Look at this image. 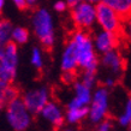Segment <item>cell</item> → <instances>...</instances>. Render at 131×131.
Returning a JSON list of instances; mask_svg holds the SVG:
<instances>
[{
  "instance_id": "obj_1",
  "label": "cell",
  "mask_w": 131,
  "mask_h": 131,
  "mask_svg": "<svg viewBox=\"0 0 131 131\" xmlns=\"http://www.w3.org/2000/svg\"><path fill=\"white\" fill-rule=\"evenodd\" d=\"M93 91V88L88 87L81 80L73 83V95L65 108V119L69 124L75 125L88 118Z\"/></svg>"
},
{
  "instance_id": "obj_2",
  "label": "cell",
  "mask_w": 131,
  "mask_h": 131,
  "mask_svg": "<svg viewBox=\"0 0 131 131\" xmlns=\"http://www.w3.org/2000/svg\"><path fill=\"white\" fill-rule=\"evenodd\" d=\"M75 46L78 68L81 71L96 72L99 68V53L94 46V41L85 30H76L70 37Z\"/></svg>"
},
{
  "instance_id": "obj_3",
  "label": "cell",
  "mask_w": 131,
  "mask_h": 131,
  "mask_svg": "<svg viewBox=\"0 0 131 131\" xmlns=\"http://www.w3.org/2000/svg\"><path fill=\"white\" fill-rule=\"evenodd\" d=\"M31 28L37 41L43 48H52L56 42V24L47 8H37L31 16Z\"/></svg>"
},
{
  "instance_id": "obj_4",
  "label": "cell",
  "mask_w": 131,
  "mask_h": 131,
  "mask_svg": "<svg viewBox=\"0 0 131 131\" xmlns=\"http://www.w3.org/2000/svg\"><path fill=\"white\" fill-rule=\"evenodd\" d=\"M32 113L28 110L22 97L12 100L5 108V118L13 131H27L32 123Z\"/></svg>"
},
{
  "instance_id": "obj_5",
  "label": "cell",
  "mask_w": 131,
  "mask_h": 131,
  "mask_svg": "<svg viewBox=\"0 0 131 131\" xmlns=\"http://www.w3.org/2000/svg\"><path fill=\"white\" fill-rule=\"evenodd\" d=\"M110 89L106 87H97L93 91L89 112H88V119L93 124L99 125L107 119L110 113Z\"/></svg>"
},
{
  "instance_id": "obj_6",
  "label": "cell",
  "mask_w": 131,
  "mask_h": 131,
  "mask_svg": "<svg viewBox=\"0 0 131 131\" xmlns=\"http://www.w3.org/2000/svg\"><path fill=\"white\" fill-rule=\"evenodd\" d=\"M19 64L18 46L12 41L0 47V80L12 82L16 78Z\"/></svg>"
},
{
  "instance_id": "obj_7",
  "label": "cell",
  "mask_w": 131,
  "mask_h": 131,
  "mask_svg": "<svg viewBox=\"0 0 131 131\" xmlns=\"http://www.w3.org/2000/svg\"><path fill=\"white\" fill-rule=\"evenodd\" d=\"M124 18L108 5L100 1L96 4V24L100 29L120 35L123 32Z\"/></svg>"
},
{
  "instance_id": "obj_8",
  "label": "cell",
  "mask_w": 131,
  "mask_h": 131,
  "mask_svg": "<svg viewBox=\"0 0 131 131\" xmlns=\"http://www.w3.org/2000/svg\"><path fill=\"white\" fill-rule=\"evenodd\" d=\"M71 18L76 27L81 30H88L96 24V5L81 0L71 6Z\"/></svg>"
},
{
  "instance_id": "obj_9",
  "label": "cell",
  "mask_w": 131,
  "mask_h": 131,
  "mask_svg": "<svg viewBox=\"0 0 131 131\" xmlns=\"http://www.w3.org/2000/svg\"><path fill=\"white\" fill-rule=\"evenodd\" d=\"M22 100L32 114H39L42 108L51 101V90L47 87L31 88L22 95Z\"/></svg>"
},
{
  "instance_id": "obj_10",
  "label": "cell",
  "mask_w": 131,
  "mask_h": 131,
  "mask_svg": "<svg viewBox=\"0 0 131 131\" xmlns=\"http://www.w3.org/2000/svg\"><path fill=\"white\" fill-rule=\"evenodd\" d=\"M41 120L46 125L53 129V130H57V129H60L63 126L64 122H66L65 119V111L63 110V107L60 106L57 101H53L51 100L49 102L42 108V111L39 113Z\"/></svg>"
},
{
  "instance_id": "obj_11",
  "label": "cell",
  "mask_w": 131,
  "mask_h": 131,
  "mask_svg": "<svg viewBox=\"0 0 131 131\" xmlns=\"http://www.w3.org/2000/svg\"><path fill=\"white\" fill-rule=\"evenodd\" d=\"M60 69L65 77H75L76 71L78 70V60L76 54L75 46L71 40H69L64 47L61 56H60Z\"/></svg>"
},
{
  "instance_id": "obj_12",
  "label": "cell",
  "mask_w": 131,
  "mask_h": 131,
  "mask_svg": "<svg viewBox=\"0 0 131 131\" xmlns=\"http://www.w3.org/2000/svg\"><path fill=\"white\" fill-rule=\"evenodd\" d=\"M93 41H94V46H95L97 53L102 56L105 53H107V52L112 51V49H115L118 47L119 35L100 29L99 31H96L94 34Z\"/></svg>"
},
{
  "instance_id": "obj_13",
  "label": "cell",
  "mask_w": 131,
  "mask_h": 131,
  "mask_svg": "<svg viewBox=\"0 0 131 131\" xmlns=\"http://www.w3.org/2000/svg\"><path fill=\"white\" fill-rule=\"evenodd\" d=\"M101 64L111 76L118 77L124 71V58L117 48L102 54Z\"/></svg>"
},
{
  "instance_id": "obj_14",
  "label": "cell",
  "mask_w": 131,
  "mask_h": 131,
  "mask_svg": "<svg viewBox=\"0 0 131 131\" xmlns=\"http://www.w3.org/2000/svg\"><path fill=\"white\" fill-rule=\"evenodd\" d=\"M16 97H18V91L12 85V82L0 80V111L7 107L8 103Z\"/></svg>"
},
{
  "instance_id": "obj_15",
  "label": "cell",
  "mask_w": 131,
  "mask_h": 131,
  "mask_svg": "<svg viewBox=\"0 0 131 131\" xmlns=\"http://www.w3.org/2000/svg\"><path fill=\"white\" fill-rule=\"evenodd\" d=\"M100 1L112 7L123 18L131 15V0H100Z\"/></svg>"
},
{
  "instance_id": "obj_16",
  "label": "cell",
  "mask_w": 131,
  "mask_h": 131,
  "mask_svg": "<svg viewBox=\"0 0 131 131\" xmlns=\"http://www.w3.org/2000/svg\"><path fill=\"white\" fill-rule=\"evenodd\" d=\"M30 34L29 30L24 27H13L11 31V41L17 46L19 45H25L29 41Z\"/></svg>"
},
{
  "instance_id": "obj_17",
  "label": "cell",
  "mask_w": 131,
  "mask_h": 131,
  "mask_svg": "<svg viewBox=\"0 0 131 131\" xmlns=\"http://www.w3.org/2000/svg\"><path fill=\"white\" fill-rule=\"evenodd\" d=\"M30 65L36 70H42L45 65V54L41 47H32L30 51Z\"/></svg>"
},
{
  "instance_id": "obj_18",
  "label": "cell",
  "mask_w": 131,
  "mask_h": 131,
  "mask_svg": "<svg viewBox=\"0 0 131 131\" xmlns=\"http://www.w3.org/2000/svg\"><path fill=\"white\" fill-rule=\"evenodd\" d=\"M118 123L124 127L131 125V96H129L123 105V110L118 114Z\"/></svg>"
},
{
  "instance_id": "obj_19",
  "label": "cell",
  "mask_w": 131,
  "mask_h": 131,
  "mask_svg": "<svg viewBox=\"0 0 131 131\" xmlns=\"http://www.w3.org/2000/svg\"><path fill=\"white\" fill-rule=\"evenodd\" d=\"M12 24L8 20L0 22V47H4L5 45L11 41V31H12Z\"/></svg>"
},
{
  "instance_id": "obj_20",
  "label": "cell",
  "mask_w": 131,
  "mask_h": 131,
  "mask_svg": "<svg viewBox=\"0 0 131 131\" xmlns=\"http://www.w3.org/2000/svg\"><path fill=\"white\" fill-rule=\"evenodd\" d=\"M84 84H87L88 87L90 88H94L96 84V72H93V71H82V75H81V78H80Z\"/></svg>"
},
{
  "instance_id": "obj_21",
  "label": "cell",
  "mask_w": 131,
  "mask_h": 131,
  "mask_svg": "<svg viewBox=\"0 0 131 131\" xmlns=\"http://www.w3.org/2000/svg\"><path fill=\"white\" fill-rule=\"evenodd\" d=\"M123 34L127 40L131 42V15L124 17L123 22Z\"/></svg>"
},
{
  "instance_id": "obj_22",
  "label": "cell",
  "mask_w": 131,
  "mask_h": 131,
  "mask_svg": "<svg viewBox=\"0 0 131 131\" xmlns=\"http://www.w3.org/2000/svg\"><path fill=\"white\" fill-rule=\"evenodd\" d=\"M70 5L68 4V1L66 0H57L54 5H53V8H54V11L56 12H59V13H63L68 10V7Z\"/></svg>"
},
{
  "instance_id": "obj_23",
  "label": "cell",
  "mask_w": 131,
  "mask_h": 131,
  "mask_svg": "<svg viewBox=\"0 0 131 131\" xmlns=\"http://www.w3.org/2000/svg\"><path fill=\"white\" fill-rule=\"evenodd\" d=\"M115 80H117V77H114V76H111L108 75L105 80H103V87L108 88V89H111V88H113L115 85Z\"/></svg>"
},
{
  "instance_id": "obj_24",
  "label": "cell",
  "mask_w": 131,
  "mask_h": 131,
  "mask_svg": "<svg viewBox=\"0 0 131 131\" xmlns=\"http://www.w3.org/2000/svg\"><path fill=\"white\" fill-rule=\"evenodd\" d=\"M96 131H112V124L110 120H105L102 123H100L96 127Z\"/></svg>"
},
{
  "instance_id": "obj_25",
  "label": "cell",
  "mask_w": 131,
  "mask_h": 131,
  "mask_svg": "<svg viewBox=\"0 0 131 131\" xmlns=\"http://www.w3.org/2000/svg\"><path fill=\"white\" fill-rule=\"evenodd\" d=\"M13 5L16 6V7L20 8V10H23V8L28 7V1L27 0H11Z\"/></svg>"
},
{
  "instance_id": "obj_26",
  "label": "cell",
  "mask_w": 131,
  "mask_h": 131,
  "mask_svg": "<svg viewBox=\"0 0 131 131\" xmlns=\"http://www.w3.org/2000/svg\"><path fill=\"white\" fill-rule=\"evenodd\" d=\"M27 1H28V7H31V6L36 5V3H37V0H27Z\"/></svg>"
},
{
  "instance_id": "obj_27",
  "label": "cell",
  "mask_w": 131,
  "mask_h": 131,
  "mask_svg": "<svg viewBox=\"0 0 131 131\" xmlns=\"http://www.w3.org/2000/svg\"><path fill=\"white\" fill-rule=\"evenodd\" d=\"M66 1H68V4L70 5V7H71V6H73L75 4H77V3L81 1V0H66Z\"/></svg>"
},
{
  "instance_id": "obj_28",
  "label": "cell",
  "mask_w": 131,
  "mask_h": 131,
  "mask_svg": "<svg viewBox=\"0 0 131 131\" xmlns=\"http://www.w3.org/2000/svg\"><path fill=\"white\" fill-rule=\"evenodd\" d=\"M5 3H6V0H0V13H1V12H3V10H4Z\"/></svg>"
},
{
  "instance_id": "obj_29",
  "label": "cell",
  "mask_w": 131,
  "mask_h": 131,
  "mask_svg": "<svg viewBox=\"0 0 131 131\" xmlns=\"http://www.w3.org/2000/svg\"><path fill=\"white\" fill-rule=\"evenodd\" d=\"M85 1H89V3H91V4H99L100 0H85Z\"/></svg>"
},
{
  "instance_id": "obj_30",
  "label": "cell",
  "mask_w": 131,
  "mask_h": 131,
  "mask_svg": "<svg viewBox=\"0 0 131 131\" xmlns=\"http://www.w3.org/2000/svg\"><path fill=\"white\" fill-rule=\"evenodd\" d=\"M63 131H73V130H72V129H64Z\"/></svg>"
},
{
  "instance_id": "obj_31",
  "label": "cell",
  "mask_w": 131,
  "mask_h": 131,
  "mask_svg": "<svg viewBox=\"0 0 131 131\" xmlns=\"http://www.w3.org/2000/svg\"><path fill=\"white\" fill-rule=\"evenodd\" d=\"M127 129H129V131H131V125H130V126H129V127H127Z\"/></svg>"
},
{
  "instance_id": "obj_32",
  "label": "cell",
  "mask_w": 131,
  "mask_h": 131,
  "mask_svg": "<svg viewBox=\"0 0 131 131\" xmlns=\"http://www.w3.org/2000/svg\"><path fill=\"white\" fill-rule=\"evenodd\" d=\"M0 22H1V19H0Z\"/></svg>"
}]
</instances>
